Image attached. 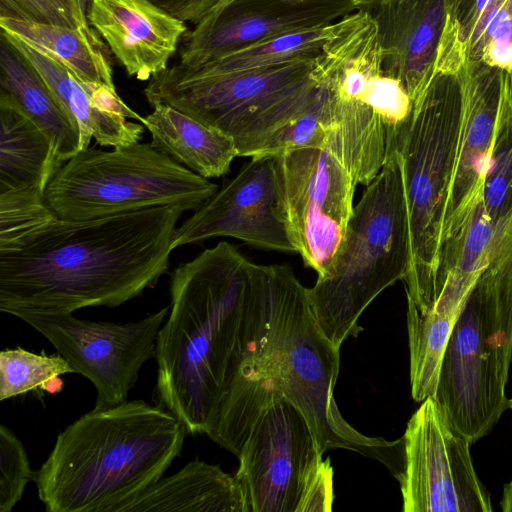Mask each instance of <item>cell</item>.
Returning a JSON list of instances; mask_svg holds the SVG:
<instances>
[{"mask_svg": "<svg viewBox=\"0 0 512 512\" xmlns=\"http://www.w3.org/2000/svg\"><path fill=\"white\" fill-rule=\"evenodd\" d=\"M184 210L159 205L88 220L56 218L19 247L0 251V310L117 307L168 271Z\"/></svg>", "mask_w": 512, "mask_h": 512, "instance_id": "1", "label": "cell"}, {"mask_svg": "<svg viewBox=\"0 0 512 512\" xmlns=\"http://www.w3.org/2000/svg\"><path fill=\"white\" fill-rule=\"evenodd\" d=\"M170 296L156 339L157 397L187 434L208 435L253 350L258 264L220 241L173 270Z\"/></svg>", "mask_w": 512, "mask_h": 512, "instance_id": "2", "label": "cell"}, {"mask_svg": "<svg viewBox=\"0 0 512 512\" xmlns=\"http://www.w3.org/2000/svg\"><path fill=\"white\" fill-rule=\"evenodd\" d=\"M187 432L144 400L93 408L68 425L34 472L48 512H113L163 477Z\"/></svg>", "mask_w": 512, "mask_h": 512, "instance_id": "3", "label": "cell"}, {"mask_svg": "<svg viewBox=\"0 0 512 512\" xmlns=\"http://www.w3.org/2000/svg\"><path fill=\"white\" fill-rule=\"evenodd\" d=\"M257 368L305 417L319 451L346 449L403 470V438L388 441L354 429L335 403L340 349L318 325L306 288L286 265L258 264V318L251 353Z\"/></svg>", "mask_w": 512, "mask_h": 512, "instance_id": "4", "label": "cell"}, {"mask_svg": "<svg viewBox=\"0 0 512 512\" xmlns=\"http://www.w3.org/2000/svg\"><path fill=\"white\" fill-rule=\"evenodd\" d=\"M464 60V44L456 24L449 20L424 94L403 122L387 129V147L400 159L408 212L407 302L420 312L437 299L442 229L461 121Z\"/></svg>", "mask_w": 512, "mask_h": 512, "instance_id": "5", "label": "cell"}, {"mask_svg": "<svg viewBox=\"0 0 512 512\" xmlns=\"http://www.w3.org/2000/svg\"><path fill=\"white\" fill-rule=\"evenodd\" d=\"M410 260L400 159L387 147L383 167L354 206L333 264L308 288L316 321L335 347L358 336L360 315L383 290L405 280Z\"/></svg>", "mask_w": 512, "mask_h": 512, "instance_id": "6", "label": "cell"}, {"mask_svg": "<svg viewBox=\"0 0 512 512\" xmlns=\"http://www.w3.org/2000/svg\"><path fill=\"white\" fill-rule=\"evenodd\" d=\"M316 58L235 73L179 62L153 76L144 95L151 106L169 105L223 132L239 156L253 157L315 99Z\"/></svg>", "mask_w": 512, "mask_h": 512, "instance_id": "7", "label": "cell"}, {"mask_svg": "<svg viewBox=\"0 0 512 512\" xmlns=\"http://www.w3.org/2000/svg\"><path fill=\"white\" fill-rule=\"evenodd\" d=\"M218 186L150 143L88 147L62 164L45 197L59 218L88 220L159 205L196 210Z\"/></svg>", "mask_w": 512, "mask_h": 512, "instance_id": "8", "label": "cell"}, {"mask_svg": "<svg viewBox=\"0 0 512 512\" xmlns=\"http://www.w3.org/2000/svg\"><path fill=\"white\" fill-rule=\"evenodd\" d=\"M512 306L475 286L448 342L436 400L451 424L474 443L510 408Z\"/></svg>", "mask_w": 512, "mask_h": 512, "instance_id": "9", "label": "cell"}, {"mask_svg": "<svg viewBox=\"0 0 512 512\" xmlns=\"http://www.w3.org/2000/svg\"><path fill=\"white\" fill-rule=\"evenodd\" d=\"M272 380L249 422L234 475L246 512H297L323 459L305 417Z\"/></svg>", "mask_w": 512, "mask_h": 512, "instance_id": "10", "label": "cell"}, {"mask_svg": "<svg viewBox=\"0 0 512 512\" xmlns=\"http://www.w3.org/2000/svg\"><path fill=\"white\" fill-rule=\"evenodd\" d=\"M274 157L289 239L304 265L322 276L344 241L358 184L344 165L323 149L298 148Z\"/></svg>", "mask_w": 512, "mask_h": 512, "instance_id": "11", "label": "cell"}, {"mask_svg": "<svg viewBox=\"0 0 512 512\" xmlns=\"http://www.w3.org/2000/svg\"><path fill=\"white\" fill-rule=\"evenodd\" d=\"M170 306L135 322H94L73 313L19 309L13 315L44 336L96 389L95 408L127 400L145 362L155 356L158 332Z\"/></svg>", "mask_w": 512, "mask_h": 512, "instance_id": "12", "label": "cell"}, {"mask_svg": "<svg viewBox=\"0 0 512 512\" xmlns=\"http://www.w3.org/2000/svg\"><path fill=\"white\" fill-rule=\"evenodd\" d=\"M472 443L449 421L435 397L409 419L403 436L400 484L404 512H490V494L478 477Z\"/></svg>", "mask_w": 512, "mask_h": 512, "instance_id": "13", "label": "cell"}, {"mask_svg": "<svg viewBox=\"0 0 512 512\" xmlns=\"http://www.w3.org/2000/svg\"><path fill=\"white\" fill-rule=\"evenodd\" d=\"M231 237L248 246L296 253L280 207L275 157L254 156L175 229L171 249Z\"/></svg>", "mask_w": 512, "mask_h": 512, "instance_id": "14", "label": "cell"}, {"mask_svg": "<svg viewBox=\"0 0 512 512\" xmlns=\"http://www.w3.org/2000/svg\"><path fill=\"white\" fill-rule=\"evenodd\" d=\"M312 76L331 99L372 108L387 128L403 122L412 111L401 82L384 70L377 25L364 8L333 23Z\"/></svg>", "mask_w": 512, "mask_h": 512, "instance_id": "15", "label": "cell"}, {"mask_svg": "<svg viewBox=\"0 0 512 512\" xmlns=\"http://www.w3.org/2000/svg\"><path fill=\"white\" fill-rule=\"evenodd\" d=\"M356 9L352 0H230L184 35L180 63L198 65L258 41L326 26Z\"/></svg>", "mask_w": 512, "mask_h": 512, "instance_id": "16", "label": "cell"}, {"mask_svg": "<svg viewBox=\"0 0 512 512\" xmlns=\"http://www.w3.org/2000/svg\"><path fill=\"white\" fill-rule=\"evenodd\" d=\"M306 147L330 152L357 184L367 186L386 161L387 126L369 108L331 100L320 85L307 110L277 131L256 156Z\"/></svg>", "mask_w": 512, "mask_h": 512, "instance_id": "17", "label": "cell"}, {"mask_svg": "<svg viewBox=\"0 0 512 512\" xmlns=\"http://www.w3.org/2000/svg\"><path fill=\"white\" fill-rule=\"evenodd\" d=\"M509 75L500 68L469 61L465 55L461 71V121L442 244L467 222L477 204L484 200L494 129Z\"/></svg>", "mask_w": 512, "mask_h": 512, "instance_id": "18", "label": "cell"}, {"mask_svg": "<svg viewBox=\"0 0 512 512\" xmlns=\"http://www.w3.org/2000/svg\"><path fill=\"white\" fill-rule=\"evenodd\" d=\"M360 8L376 22L385 72L417 103L435 71L451 0H376Z\"/></svg>", "mask_w": 512, "mask_h": 512, "instance_id": "19", "label": "cell"}, {"mask_svg": "<svg viewBox=\"0 0 512 512\" xmlns=\"http://www.w3.org/2000/svg\"><path fill=\"white\" fill-rule=\"evenodd\" d=\"M86 17L127 74L150 80L168 67L186 22L152 0H91Z\"/></svg>", "mask_w": 512, "mask_h": 512, "instance_id": "20", "label": "cell"}, {"mask_svg": "<svg viewBox=\"0 0 512 512\" xmlns=\"http://www.w3.org/2000/svg\"><path fill=\"white\" fill-rule=\"evenodd\" d=\"M1 37L34 68L79 129L81 150L89 147L91 138L100 146L113 148L139 142L143 124L108 113L98 105L102 84L82 81L61 63L9 34L1 32Z\"/></svg>", "mask_w": 512, "mask_h": 512, "instance_id": "21", "label": "cell"}, {"mask_svg": "<svg viewBox=\"0 0 512 512\" xmlns=\"http://www.w3.org/2000/svg\"><path fill=\"white\" fill-rule=\"evenodd\" d=\"M147 511L246 512V507L235 476L196 458L113 512Z\"/></svg>", "mask_w": 512, "mask_h": 512, "instance_id": "22", "label": "cell"}, {"mask_svg": "<svg viewBox=\"0 0 512 512\" xmlns=\"http://www.w3.org/2000/svg\"><path fill=\"white\" fill-rule=\"evenodd\" d=\"M142 124L151 134V146L204 178L229 170L238 150L234 141L166 104H155Z\"/></svg>", "mask_w": 512, "mask_h": 512, "instance_id": "23", "label": "cell"}, {"mask_svg": "<svg viewBox=\"0 0 512 512\" xmlns=\"http://www.w3.org/2000/svg\"><path fill=\"white\" fill-rule=\"evenodd\" d=\"M0 102L34 122L64 163L81 150L79 129L34 68L3 38L0 41Z\"/></svg>", "mask_w": 512, "mask_h": 512, "instance_id": "24", "label": "cell"}, {"mask_svg": "<svg viewBox=\"0 0 512 512\" xmlns=\"http://www.w3.org/2000/svg\"><path fill=\"white\" fill-rule=\"evenodd\" d=\"M495 224L484 200L467 222L441 247L437 299L432 307L462 312L479 278L488 266Z\"/></svg>", "mask_w": 512, "mask_h": 512, "instance_id": "25", "label": "cell"}, {"mask_svg": "<svg viewBox=\"0 0 512 512\" xmlns=\"http://www.w3.org/2000/svg\"><path fill=\"white\" fill-rule=\"evenodd\" d=\"M0 27L3 33L61 63L82 81L115 87L110 60L90 27L70 28L1 15Z\"/></svg>", "mask_w": 512, "mask_h": 512, "instance_id": "26", "label": "cell"}, {"mask_svg": "<svg viewBox=\"0 0 512 512\" xmlns=\"http://www.w3.org/2000/svg\"><path fill=\"white\" fill-rule=\"evenodd\" d=\"M62 164L46 134L18 109L0 102V192L30 187L45 192Z\"/></svg>", "mask_w": 512, "mask_h": 512, "instance_id": "27", "label": "cell"}, {"mask_svg": "<svg viewBox=\"0 0 512 512\" xmlns=\"http://www.w3.org/2000/svg\"><path fill=\"white\" fill-rule=\"evenodd\" d=\"M460 315L436 308L420 312L407 302L410 384L416 402L436 396L445 351Z\"/></svg>", "mask_w": 512, "mask_h": 512, "instance_id": "28", "label": "cell"}, {"mask_svg": "<svg viewBox=\"0 0 512 512\" xmlns=\"http://www.w3.org/2000/svg\"><path fill=\"white\" fill-rule=\"evenodd\" d=\"M333 23L258 41L198 65L213 72L235 73L316 58L333 31Z\"/></svg>", "mask_w": 512, "mask_h": 512, "instance_id": "29", "label": "cell"}, {"mask_svg": "<svg viewBox=\"0 0 512 512\" xmlns=\"http://www.w3.org/2000/svg\"><path fill=\"white\" fill-rule=\"evenodd\" d=\"M484 204L495 224L512 207V91L510 75L504 85L484 183Z\"/></svg>", "mask_w": 512, "mask_h": 512, "instance_id": "30", "label": "cell"}, {"mask_svg": "<svg viewBox=\"0 0 512 512\" xmlns=\"http://www.w3.org/2000/svg\"><path fill=\"white\" fill-rule=\"evenodd\" d=\"M59 216L37 188L0 192V251L13 250Z\"/></svg>", "mask_w": 512, "mask_h": 512, "instance_id": "31", "label": "cell"}, {"mask_svg": "<svg viewBox=\"0 0 512 512\" xmlns=\"http://www.w3.org/2000/svg\"><path fill=\"white\" fill-rule=\"evenodd\" d=\"M466 59L512 72V9L492 0L464 41Z\"/></svg>", "mask_w": 512, "mask_h": 512, "instance_id": "32", "label": "cell"}, {"mask_svg": "<svg viewBox=\"0 0 512 512\" xmlns=\"http://www.w3.org/2000/svg\"><path fill=\"white\" fill-rule=\"evenodd\" d=\"M75 373L59 353L36 354L22 348L0 353V401L44 386L59 376Z\"/></svg>", "mask_w": 512, "mask_h": 512, "instance_id": "33", "label": "cell"}, {"mask_svg": "<svg viewBox=\"0 0 512 512\" xmlns=\"http://www.w3.org/2000/svg\"><path fill=\"white\" fill-rule=\"evenodd\" d=\"M34 479L21 440L5 425L0 426V512H10Z\"/></svg>", "mask_w": 512, "mask_h": 512, "instance_id": "34", "label": "cell"}, {"mask_svg": "<svg viewBox=\"0 0 512 512\" xmlns=\"http://www.w3.org/2000/svg\"><path fill=\"white\" fill-rule=\"evenodd\" d=\"M0 15L70 28L90 27L77 0H0Z\"/></svg>", "mask_w": 512, "mask_h": 512, "instance_id": "35", "label": "cell"}, {"mask_svg": "<svg viewBox=\"0 0 512 512\" xmlns=\"http://www.w3.org/2000/svg\"><path fill=\"white\" fill-rule=\"evenodd\" d=\"M333 475L330 458L322 459L307 481L297 512L332 511Z\"/></svg>", "mask_w": 512, "mask_h": 512, "instance_id": "36", "label": "cell"}, {"mask_svg": "<svg viewBox=\"0 0 512 512\" xmlns=\"http://www.w3.org/2000/svg\"><path fill=\"white\" fill-rule=\"evenodd\" d=\"M184 22L198 24L230 0H152Z\"/></svg>", "mask_w": 512, "mask_h": 512, "instance_id": "37", "label": "cell"}, {"mask_svg": "<svg viewBox=\"0 0 512 512\" xmlns=\"http://www.w3.org/2000/svg\"><path fill=\"white\" fill-rule=\"evenodd\" d=\"M492 0H451V13L462 43L474 29L480 15Z\"/></svg>", "mask_w": 512, "mask_h": 512, "instance_id": "38", "label": "cell"}, {"mask_svg": "<svg viewBox=\"0 0 512 512\" xmlns=\"http://www.w3.org/2000/svg\"><path fill=\"white\" fill-rule=\"evenodd\" d=\"M500 507L504 512H512V479L504 485Z\"/></svg>", "mask_w": 512, "mask_h": 512, "instance_id": "39", "label": "cell"}, {"mask_svg": "<svg viewBox=\"0 0 512 512\" xmlns=\"http://www.w3.org/2000/svg\"><path fill=\"white\" fill-rule=\"evenodd\" d=\"M77 1H78V5L80 7V10L86 16V13H87V10H88V7H89V4H90L91 0H77Z\"/></svg>", "mask_w": 512, "mask_h": 512, "instance_id": "40", "label": "cell"}, {"mask_svg": "<svg viewBox=\"0 0 512 512\" xmlns=\"http://www.w3.org/2000/svg\"><path fill=\"white\" fill-rule=\"evenodd\" d=\"M358 8L360 7H363V6H366L368 4H371L372 2L376 1V0H352Z\"/></svg>", "mask_w": 512, "mask_h": 512, "instance_id": "41", "label": "cell"}, {"mask_svg": "<svg viewBox=\"0 0 512 512\" xmlns=\"http://www.w3.org/2000/svg\"><path fill=\"white\" fill-rule=\"evenodd\" d=\"M506 2L508 3V5L511 7L512 9V0H506Z\"/></svg>", "mask_w": 512, "mask_h": 512, "instance_id": "42", "label": "cell"}, {"mask_svg": "<svg viewBox=\"0 0 512 512\" xmlns=\"http://www.w3.org/2000/svg\"><path fill=\"white\" fill-rule=\"evenodd\" d=\"M511 91H512V72L510 73Z\"/></svg>", "mask_w": 512, "mask_h": 512, "instance_id": "43", "label": "cell"}, {"mask_svg": "<svg viewBox=\"0 0 512 512\" xmlns=\"http://www.w3.org/2000/svg\"><path fill=\"white\" fill-rule=\"evenodd\" d=\"M510 408L512 409V398L510 399Z\"/></svg>", "mask_w": 512, "mask_h": 512, "instance_id": "44", "label": "cell"}, {"mask_svg": "<svg viewBox=\"0 0 512 512\" xmlns=\"http://www.w3.org/2000/svg\"><path fill=\"white\" fill-rule=\"evenodd\" d=\"M78 2V1H77Z\"/></svg>", "mask_w": 512, "mask_h": 512, "instance_id": "45", "label": "cell"}]
</instances>
